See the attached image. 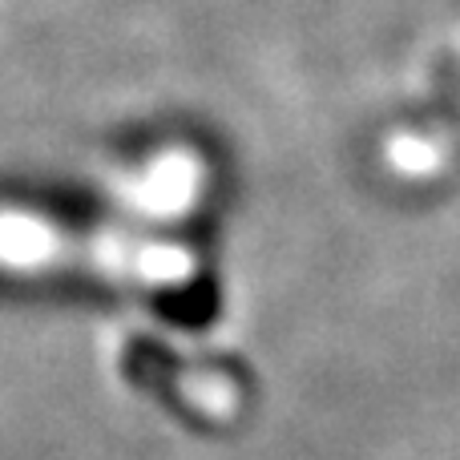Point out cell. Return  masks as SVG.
Masks as SVG:
<instances>
[{
	"mask_svg": "<svg viewBox=\"0 0 460 460\" xmlns=\"http://www.w3.org/2000/svg\"><path fill=\"white\" fill-rule=\"evenodd\" d=\"M61 254V234L37 215L0 210V262L4 267H45Z\"/></svg>",
	"mask_w": 460,
	"mask_h": 460,
	"instance_id": "2",
	"label": "cell"
},
{
	"mask_svg": "<svg viewBox=\"0 0 460 460\" xmlns=\"http://www.w3.org/2000/svg\"><path fill=\"white\" fill-rule=\"evenodd\" d=\"M202 174L207 170L190 150H166L137 170L129 194L142 202V210H190Z\"/></svg>",
	"mask_w": 460,
	"mask_h": 460,
	"instance_id": "1",
	"label": "cell"
}]
</instances>
